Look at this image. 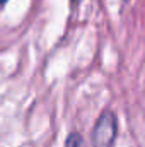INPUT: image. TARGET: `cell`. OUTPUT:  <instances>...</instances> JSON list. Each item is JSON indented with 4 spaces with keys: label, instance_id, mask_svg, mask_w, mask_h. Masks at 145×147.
I'll use <instances>...</instances> for the list:
<instances>
[{
    "label": "cell",
    "instance_id": "6da1fadb",
    "mask_svg": "<svg viewBox=\"0 0 145 147\" xmlns=\"http://www.w3.org/2000/svg\"><path fill=\"white\" fill-rule=\"evenodd\" d=\"M116 134H118L116 116L111 110H104L99 115L92 128V137H91L92 147H113L116 140Z\"/></svg>",
    "mask_w": 145,
    "mask_h": 147
},
{
    "label": "cell",
    "instance_id": "7a4b0ae2",
    "mask_svg": "<svg viewBox=\"0 0 145 147\" xmlns=\"http://www.w3.org/2000/svg\"><path fill=\"white\" fill-rule=\"evenodd\" d=\"M65 147H87V146H85L84 137L79 132H72L65 140Z\"/></svg>",
    "mask_w": 145,
    "mask_h": 147
},
{
    "label": "cell",
    "instance_id": "3957f363",
    "mask_svg": "<svg viewBox=\"0 0 145 147\" xmlns=\"http://www.w3.org/2000/svg\"><path fill=\"white\" fill-rule=\"evenodd\" d=\"M5 3H7V0H0V9H2V7H3Z\"/></svg>",
    "mask_w": 145,
    "mask_h": 147
}]
</instances>
